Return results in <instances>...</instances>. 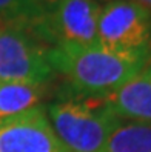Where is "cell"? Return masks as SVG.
I'll use <instances>...</instances> for the list:
<instances>
[{
  "label": "cell",
  "instance_id": "cell-10",
  "mask_svg": "<svg viewBox=\"0 0 151 152\" xmlns=\"http://www.w3.org/2000/svg\"><path fill=\"white\" fill-rule=\"evenodd\" d=\"M103 152H151V123L120 124L108 138Z\"/></svg>",
  "mask_w": 151,
  "mask_h": 152
},
{
  "label": "cell",
  "instance_id": "cell-11",
  "mask_svg": "<svg viewBox=\"0 0 151 152\" xmlns=\"http://www.w3.org/2000/svg\"><path fill=\"white\" fill-rule=\"evenodd\" d=\"M37 2H39V5L43 8V10H45L46 12H49L51 10H52V8H54L56 5H57V2H59V0H37Z\"/></svg>",
  "mask_w": 151,
  "mask_h": 152
},
{
  "label": "cell",
  "instance_id": "cell-7",
  "mask_svg": "<svg viewBox=\"0 0 151 152\" xmlns=\"http://www.w3.org/2000/svg\"><path fill=\"white\" fill-rule=\"evenodd\" d=\"M119 118L151 123V61L119 91L103 97Z\"/></svg>",
  "mask_w": 151,
  "mask_h": 152
},
{
  "label": "cell",
  "instance_id": "cell-1",
  "mask_svg": "<svg viewBox=\"0 0 151 152\" xmlns=\"http://www.w3.org/2000/svg\"><path fill=\"white\" fill-rule=\"evenodd\" d=\"M48 60L80 97L103 98L127 85L151 61V48L114 51L99 43H57L48 46Z\"/></svg>",
  "mask_w": 151,
  "mask_h": 152
},
{
  "label": "cell",
  "instance_id": "cell-2",
  "mask_svg": "<svg viewBox=\"0 0 151 152\" xmlns=\"http://www.w3.org/2000/svg\"><path fill=\"white\" fill-rule=\"evenodd\" d=\"M46 114L66 152H103L120 118L103 98L60 100L49 104Z\"/></svg>",
  "mask_w": 151,
  "mask_h": 152
},
{
  "label": "cell",
  "instance_id": "cell-13",
  "mask_svg": "<svg viewBox=\"0 0 151 152\" xmlns=\"http://www.w3.org/2000/svg\"><path fill=\"white\" fill-rule=\"evenodd\" d=\"M97 2H99V0H97ZM106 2H110V0H106Z\"/></svg>",
  "mask_w": 151,
  "mask_h": 152
},
{
  "label": "cell",
  "instance_id": "cell-6",
  "mask_svg": "<svg viewBox=\"0 0 151 152\" xmlns=\"http://www.w3.org/2000/svg\"><path fill=\"white\" fill-rule=\"evenodd\" d=\"M102 5L97 0H59L48 12L49 46L57 43H97V23Z\"/></svg>",
  "mask_w": 151,
  "mask_h": 152
},
{
  "label": "cell",
  "instance_id": "cell-8",
  "mask_svg": "<svg viewBox=\"0 0 151 152\" xmlns=\"http://www.w3.org/2000/svg\"><path fill=\"white\" fill-rule=\"evenodd\" d=\"M46 17L37 0H0V25L23 28L43 43H49Z\"/></svg>",
  "mask_w": 151,
  "mask_h": 152
},
{
  "label": "cell",
  "instance_id": "cell-3",
  "mask_svg": "<svg viewBox=\"0 0 151 152\" xmlns=\"http://www.w3.org/2000/svg\"><path fill=\"white\" fill-rule=\"evenodd\" d=\"M54 74L45 43L23 28L0 25V83L46 85Z\"/></svg>",
  "mask_w": 151,
  "mask_h": 152
},
{
  "label": "cell",
  "instance_id": "cell-5",
  "mask_svg": "<svg viewBox=\"0 0 151 152\" xmlns=\"http://www.w3.org/2000/svg\"><path fill=\"white\" fill-rule=\"evenodd\" d=\"M0 152H66L52 129L46 109L35 106L0 118Z\"/></svg>",
  "mask_w": 151,
  "mask_h": 152
},
{
  "label": "cell",
  "instance_id": "cell-4",
  "mask_svg": "<svg viewBox=\"0 0 151 152\" xmlns=\"http://www.w3.org/2000/svg\"><path fill=\"white\" fill-rule=\"evenodd\" d=\"M97 43L114 51L151 48V10L134 0H110L102 6Z\"/></svg>",
  "mask_w": 151,
  "mask_h": 152
},
{
  "label": "cell",
  "instance_id": "cell-12",
  "mask_svg": "<svg viewBox=\"0 0 151 152\" xmlns=\"http://www.w3.org/2000/svg\"><path fill=\"white\" fill-rule=\"evenodd\" d=\"M134 2H137V3H140V5L147 6L148 10H151V0H134Z\"/></svg>",
  "mask_w": 151,
  "mask_h": 152
},
{
  "label": "cell",
  "instance_id": "cell-9",
  "mask_svg": "<svg viewBox=\"0 0 151 152\" xmlns=\"http://www.w3.org/2000/svg\"><path fill=\"white\" fill-rule=\"evenodd\" d=\"M43 95L45 85L0 83V118L35 108Z\"/></svg>",
  "mask_w": 151,
  "mask_h": 152
}]
</instances>
